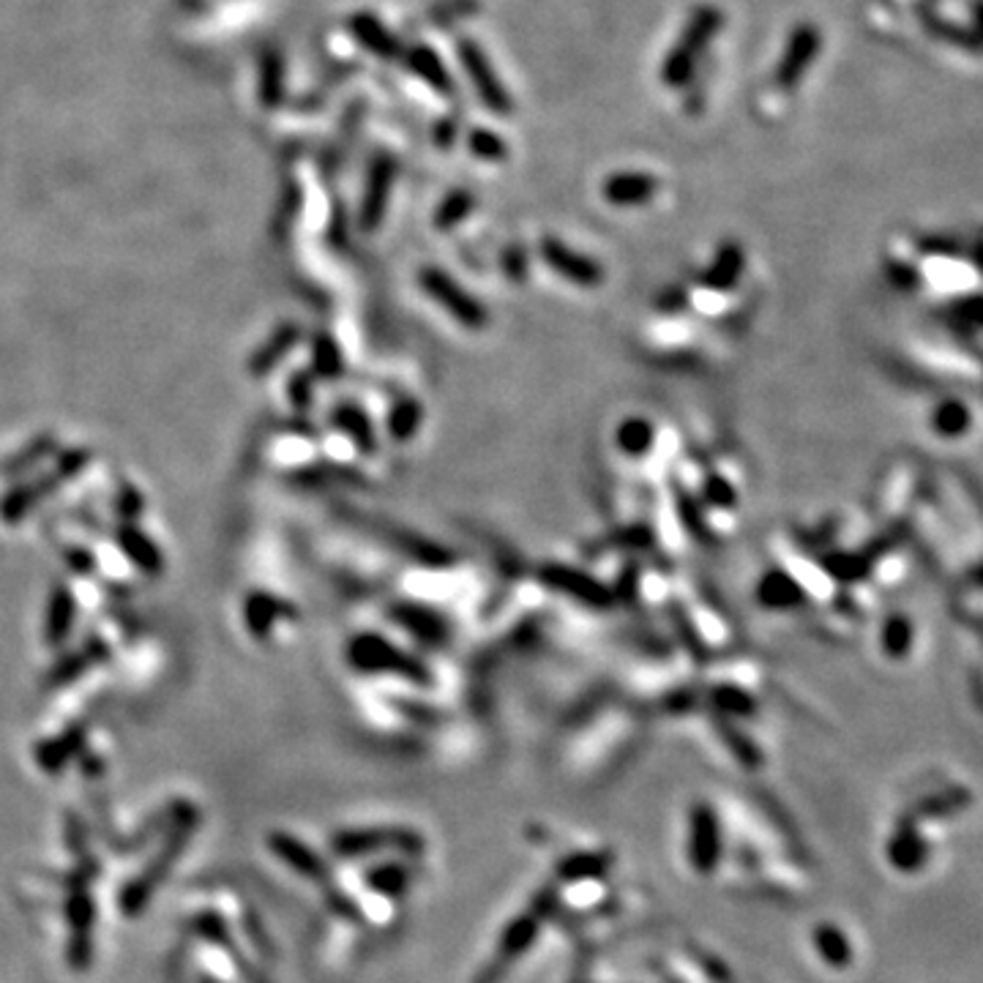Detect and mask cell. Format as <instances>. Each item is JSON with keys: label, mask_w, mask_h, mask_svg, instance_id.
Instances as JSON below:
<instances>
[{"label": "cell", "mask_w": 983, "mask_h": 983, "mask_svg": "<svg viewBox=\"0 0 983 983\" xmlns=\"http://www.w3.org/2000/svg\"><path fill=\"white\" fill-rule=\"evenodd\" d=\"M96 864L90 858H83L79 869L68 877V890L72 896L66 899L68 929H72V942H68V962L74 970H85L90 964V934H94V899H90L88 883L94 879Z\"/></svg>", "instance_id": "6da1fadb"}, {"label": "cell", "mask_w": 983, "mask_h": 983, "mask_svg": "<svg viewBox=\"0 0 983 983\" xmlns=\"http://www.w3.org/2000/svg\"><path fill=\"white\" fill-rule=\"evenodd\" d=\"M470 146H473L476 157H484V159H503L505 157V142L498 140V137L490 135L487 129H476L473 137H470Z\"/></svg>", "instance_id": "4fadbf2b"}, {"label": "cell", "mask_w": 983, "mask_h": 983, "mask_svg": "<svg viewBox=\"0 0 983 983\" xmlns=\"http://www.w3.org/2000/svg\"><path fill=\"white\" fill-rule=\"evenodd\" d=\"M659 192V181L645 172H618L603 183V197L615 205H642Z\"/></svg>", "instance_id": "ba28073f"}, {"label": "cell", "mask_w": 983, "mask_h": 983, "mask_svg": "<svg viewBox=\"0 0 983 983\" xmlns=\"http://www.w3.org/2000/svg\"><path fill=\"white\" fill-rule=\"evenodd\" d=\"M542 255L557 274L566 276V279H571V281H577V285L596 287L601 281V268L596 266L594 260L577 255V252L568 249V246H563L557 238H544Z\"/></svg>", "instance_id": "8992f818"}, {"label": "cell", "mask_w": 983, "mask_h": 983, "mask_svg": "<svg viewBox=\"0 0 983 983\" xmlns=\"http://www.w3.org/2000/svg\"><path fill=\"white\" fill-rule=\"evenodd\" d=\"M718 22H722V17H718V11L710 9V6H703V9L694 11L686 31H683L681 44H677L664 61L666 85H683L688 77H692L694 57L708 47L710 36L718 31Z\"/></svg>", "instance_id": "3957f363"}, {"label": "cell", "mask_w": 983, "mask_h": 983, "mask_svg": "<svg viewBox=\"0 0 983 983\" xmlns=\"http://www.w3.org/2000/svg\"><path fill=\"white\" fill-rule=\"evenodd\" d=\"M421 287L429 298H435L437 303H442L451 318H457L459 323H464L468 328H479L484 325V309L473 301L470 292H464L451 276H446L437 268H424L421 271Z\"/></svg>", "instance_id": "277c9868"}, {"label": "cell", "mask_w": 983, "mask_h": 983, "mask_svg": "<svg viewBox=\"0 0 983 983\" xmlns=\"http://www.w3.org/2000/svg\"><path fill=\"white\" fill-rule=\"evenodd\" d=\"M413 68H416V74H421L429 85H435L437 90H442V94L451 88V79H448V74L442 72L440 61H437L429 50H424V47L416 50V55H413Z\"/></svg>", "instance_id": "8fae6325"}, {"label": "cell", "mask_w": 983, "mask_h": 983, "mask_svg": "<svg viewBox=\"0 0 983 983\" xmlns=\"http://www.w3.org/2000/svg\"><path fill=\"white\" fill-rule=\"evenodd\" d=\"M77 749H79V733H77V729H74V733L68 735V738H66V735H63V738H57V740H53V744L42 746V749L36 751L39 768L50 770V773H55V770L63 768V762H66L68 757L77 755Z\"/></svg>", "instance_id": "30bf717a"}, {"label": "cell", "mask_w": 983, "mask_h": 983, "mask_svg": "<svg viewBox=\"0 0 983 983\" xmlns=\"http://www.w3.org/2000/svg\"><path fill=\"white\" fill-rule=\"evenodd\" d=\"M459 55H462L464 68H468L470 79L476 83V90H479L481 99L487 101V107H490L492 113H509L511 101H509V96H505V90L500 88V83L490 68L487 55L481 53L473 42L459 44Z\"/></svg>", "instance_id": "5b68a950"}, {"label": "cell", "mask_w": 983, "mask_h": 983, "mask_svg": "<svg viewBox=\"0 0 983 983\" xmlns=\"http://www.w3.org/2000/svg\"><path fill=\"white\" fill-rule=\"evenodd\" d=\"M194 820H197V812H194L192 806H183L181 812H178V822H175V827H172V831H170V838H167L162 855H159V858L153 861V864L148 866V869L142 872L140 877L135 879V883H129L124 888V896H120V907H124L126 916H137V912H140L142 907H146V901L151 899V890L157 888L159 883H162L167 866H170V861L178 858L181 847H183V844H186L189 833H192V827H194Z\"/></svg>", "instance_id": "7a4b0ae2"}, {"label": "cell", "mask_w": 983, "mask_h": 983, "mask_svg": "<svg viewBox=\"0 0 983 983\" xmlns=\"http://www.w3.org/2000/svg\"><path fill=\"white\" fill-rule=\"evenodd\" d=\"M818 50H820V33L814 31L812 25L798 28V31L792 33L790 44H787V53L779 63V74H776V77H779V83L781 85L798 83V79H801V74L806 72L809 63L814 61Z\"/></svg>", "instance_id": "52a82bcc"}, {"label": "cell", "mask_w": 983, "mask_h": 983, "mask_svg": "<svg viewBox=\"0 0 983 983\" xmlns=\"http://www.w3.org/2000/svg\"><path fill=\"white\" fill-rule=\"evenodd\" d=\"M651 442V429L645 421H629L620 427V446L629 453H642Z\"/></svg>", "instance_id": "7c38bea8"}, {"label": "cell", "mask_w": 983, "mask_h": 983, "mask_svg": "<svg viewBox=\"0 0 983 983\" xmlns=\"http://www.w3.org/2000/svg\"><path fill=\"white\" fill-rule=\"evenodd\" d=\"M271 847H274V853L279 855L281 861H287V864H290L292 869L301 872L303 877H318V874H320L318 858H314V855L309 853V850H303L301 844L296 842V838H290V836H271Z\"/></svg>", "instance_id": "9c48e42d"}, {"label": "cell", "mask_w": 983, "mask_h": 983, "mask_svg": "<svg viewBox=\"0 0 983 983\" xmlns=\"http://www.w3.org/2000/svg\"><path fill=\"white\" fill-rule=\"evenodd\" d=\"M468 209H470V194H464V192L451 194V197L442 203L440 214H437V222H440V227H448V224L459 222V218L468 214Z\"/></svg>", "instance_id": "5bb4252c"}]
</instances>
